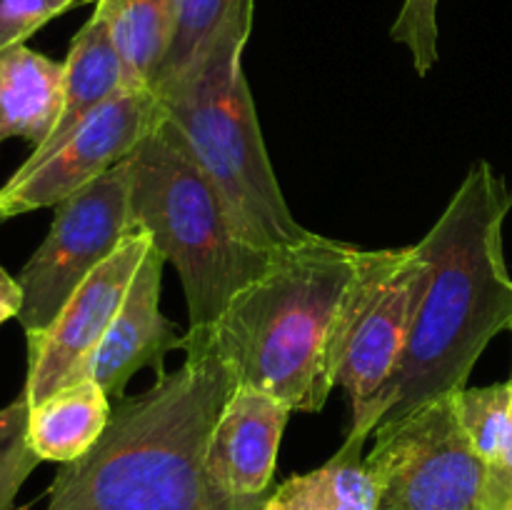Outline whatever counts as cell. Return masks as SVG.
<instances>
[{"label": "cell", "instance_id": "1", "mask_svg": "<svg viewBox=\"0 0 512 510\" xmlns=\"http://www.w3.org/2000/svg\"><path fill=\"white\" fill-rule=\"evenodd\" d=\"M183 365L113 403L98 443L63 463L45 510H263L225 495L208 443L238 380L210 328H188Z\"/></svg>", "mask_w": 512, "mask_h": 510}, {"label": "cell", "instance_id": "2", "mask_svg": "<svg viewBox=\"0 0 512 510\" xmlns=\"http://www.w3.org/2000/svg\"><path fill=\"white\" fill-rule=\"evenodd\" d=\"M510 210V185L488 160H478L420 240L430 273L398 370L370 410L378 428L468 388L490 340L512 330L503 243Z\"/></svg>", "mask_w": 512, "mask_h": 510}, {"label": "cell", "instance_id": "3", "mask_svg": "<svg viewBox=\"0 0 512 510\" xmlns=\"http://www.w3.org/2000/svg\"><path fill=\"white\" fill-rule=\"evenodd\" d=\"M360 250L313 233L280 248L268 270L230 300L210 335L238 385L263 390L295 413L325 408L335 388V335Z\"/></svg>", "mask_w": 512, "mask_h": 510}, {"label": "cell", "instance_id": "4", "mask_svg": "<svg viewBox=\"0 0 512 510\" xmlns=\"http://www.w3.org/2000/svg\"><path fill=\"white\" fill-rule=\"evenodd\" d=\"M253 15L255 0H240L198 55L153 93L163 118L178 128L205 173L228 195L250 235L280 250L308 240L313 230L300 225L285 203L243 73Z\"/></svg>", "mask_w": 512, "mask_h": 510}, {"label": "cell", "instance_id": "5", "mask_svg": "<svg viewBox=\"0 0 512 510\" xmlns=\"http://www.w3.org/2000/svg\"><path fill=\"white\" fill-rule=\"evenodd\" d=\"M130 215L173 263L190 328H210L230 300L268 270L278 250L250 235L238 210L163 118L130 153Z\"/></svg>", "mask_w": 512, "mask_h": 510}, {"label": "cell", "instance_id": "6", "mask_svg": "<svg viewBox=\"0 0 512 510\" xmlns=\"http://www.w3.org/2000/svg\"><path fill=\"white\" fill-rule=\"evenodd\" d=\"M430 260L423 245L360 250L335 335L333 378L353 403V420L370 410L398 370L423 298Z\"/></svg>", "mask_w": 512, "mask_h": 510}, {"label": "cell", "instance_id": "7", "mask_svg": "<svg viewBox=\"0 0 512 510\" xmlns=\"http://www.w3.org/2000/svg\"><path fill=\"white\" fill-rule=\"evenodd\" d=\"M373 440V510H485L488 463L460 425L455 393L380 425Z\"/></svg>", "mask_w": 512, "mask_h": 510}, {"label": "cell", "instance_id": "8", "mask_svg": "<svg viewBox=\"0 0 512 510\" xmlns=\"http://www.w3.org/2000/svg\"><path fill=\"white\" fill-rule=\"evenodd\" d=\"M130 155L115 168L55 205L48 235L18 275L23 308L18 323L25 340L50 328L70 295L110 258L133 228Z\"/></svg>", "mask_w": 512, "mask_h": 510}, {"label": "cell", "instance_id": "9", "mask_svg": "<svg viewBox=\"0 0 512 510\" xmlns=\"http://www.w3.org/2000/svg\"><path fill=\"white\" fill-rule=\"evenodd\" d=\"M160 120L153 88H128L83 120L35 165H20L0 188V223L55 208L128 158Z\"/></svg>", "mask_w": 512, "mask_h": 510}, {"label": "cell", "instance_id": "10", "mask_svg": "<svg viewBox=\"0 0 512 510\" xmlns=\"http://www.w3.org/2000/svg\"><path fill=\"white\" fill-rule=\"evenodd\" d=\"M153 245L138 223L105 263L80 283L45 333L28 338V375L23 395L38 405L55 390L88 378L90 360L113 325L133 275Z\"/></svg>", "mask_w": 512, "mask_h": 510}, {"label": "cell", "instance_id": "11", "mask_svg": "<svg viewBox=\"0 0 512 510\" xmlns=\"http://www.w3.org/2000/svg\"><path fill=\"white\" fill-rule=\"evenodd\" d=\"M295 410L250 385H235L208 443V473L230 498L263 505L273 483L280 440Z\"/></svg>", "mask_w": 512, "mask_h": 510}, {"label": "cell", "instance_id": "12", "mask_svg": "<svg viewBox=\"0 0 512 510\" xmlns=\"http://www.w3.org/2000/svg\"><path fill=\"white\" fill-rule=\"evenodd\" d=\"M163 265L165 258L150 245L113 325L90 360L88 378H93L110 400L123 398L125 385L138 370L150 368L158 378L165 375V355L185 348L188 330L170 323L160 310Z\"/></svg>", "mask_w": 512, "mask_h": 510}, {"label": "cell", "instance_id": "13", "mask_svg": "<svg viewBox=\"0 0 512 510\" xmlns=\"http://www.w3.org/2000/svg\"><path fill=\"white\" fill-rule=\"evenodd\" d=\"M128 88H138V85H133L123 60H120L118 48L110 38L108 20L98 8H93V15L73 35L68 58H65V103L58 125L50 138L23 160V168L35 165L45 155L53 153L88 115H93L95 110L103 108L108 100Z\"/></svg>", "mask_w": 512, "mask_h": 510}, {"label": "cell", "instance_id": "14", "mask_svg": "<svg viewBox=\"0 0 512 510\" xmlns=\"http://www.w3.org/2000/svg\"><path fill=\"white\" fill-rule=\"evenodd\" d=\"M65 103V60L28 45L0 53V143L20 138L40 148L58 125Z\"/></svg>", "mask_w": 512, "mask_h": 510}, {"label": "cell", "instance_id": "15", "mask_svg": "<svg viewBox=\"0 0 512 510\" xmlns=\"http://www.w3.org/2000/svg\"><path fill=\"white\" fill-rule=\"evenodd\" d=\"M373 420H353L333 458L310 473H295L263 500V510H373L375 488L365 465Z\"/></svg>", "mask_w": 512, "mask_h": 510}, {"label": "cell", "instance_id": "16", "mask_svg": "<svg viewBox=\"0 0 512 510\" xmlns=\"http://www.w3.org/2000/svg\"><path fill=\"white\" fill-rule=\"evenodd\" d=\"M110 415L113 403L93 378L65 385L38 405H30V448L40 460L73 463L98 443Z\"/></svg>", "mask_w": 512, "mask_h": 510}, {"label": "cell", "instance_id": "17", "mask_svg": "<svg viewBox=\"0 0 512 510\" xmlns=\"http://www.w3.org/2000/svg\"><path fill=\"white\" fill-rule=\"evenodd\" d=\"M108 20L110 38L130 80L153 88L173 45L180 0H93Z\"/></svg>", "mask_w": 512, "mask_h": 510}, {"label": "cell", "instance_id": "18", "mask_svg": "<svg viewBox=\"0 0 512 510\" xmlns=\"http://www.w3.org/2000/svg\"><path fill=\"white\" fill-rule=\"evenodd\" d=\"M458 418L473 448L485 463L498 458L510 425V383L463 388L455 393Z\"/></svg>", "mask_w": 512, "mask_h": 510}, {"label": "cell", "instance_id": "19", "mask_svg": "<svg viewBox=\"0 0 512 510\" xmlns=\"http://www.w3.org/2000/svg\"><path fill=\"white\" fill-rule=\"evenodd\" d=\"M30 403L23 393L0 408V510H20L18 493L40 458L28 440Z\"/></svg>", "mask_w": 512, "mask_h": 510}, {"label": "cell", "instance_id": "20", "mask_svg": "<svg viewBox=\"0 0 512 510\" xmlns=\"http://www.w3.org/2000/svg\"><path fill=\"white\" fill-rule=\"evenodd\" d=\"M238 3L240 0H180L178 28H175L173 45H170V53L165 58L163 68L158 70L153 88L163 83V80L178 75L198 55V50L208 43L210 35L218 30L225 15Z\"/></svg>", "mask_w": 512, "mask_h": 510}, {"label": "cell", "instance_id": "21", "mask_svg": "<svg viewBox=\"0 0 512 510\" xmlns=\"http://www.w3.org/2000/svg\"><path fill=\"white\" fill-rule=\"evenodd\" d=\"M438 5L440 0H403V8L390 28V38L405 45L413 55V68L418 75H428L440 58Z\"/></svg>", "mask_w": 512, "mask_h": 510}, {"label": "cell", "instance_id": "22", "mask_svg": "<svg viewBox=\"0 0 512 510\" xmlns=\"http://www.w3.org/2000/svg\"><path fill=\"white\" fill-rule=\"evenodd\" d=\"M75 3L80 0H0V53L25 45L30 35Z\"/></svg>", "mask_w": 512, "mask_h": 510}, {"label": "cell", "instance_id": "23", "mask_svg": "<svg viewBox=\"0 0 512 510\" xmlns=\"http://www.w3.org/2000/svg\"><path fill=\"white\" fill-rule=\"evenodd\" d=\"M510 425L498 458L488 465V490H485V510H508L512 500V370H510Z\"/></svg>", "mask_w": 512, "mask_h": 510}, {"label": "cell", "instance_id": "24", "mask_svg": "<svg viewBox=\"0 0 512 510\" xmlns=\"http://www.w3.org/2000/svg\"><path fill=\"white\" fill-rule=\"evenodd\" d=\"M20 308H23V288H20L18 278L0 268V325L10 318H18Z\"/></svg>", "mask_w": 512, "mask_h": 510}, {"label": "cell", "instance_id": "25", "mask_svg": "<svg viewBox=\"0 0 512 510\" xmlns=\"http://www.w3.org/2000/svg\"><path fill=\"white\" fill-rule=\"evenodd\" d=\"M508 510H512V500H510V503H508Z\"/></svg>", "mask_w": 512, "mask_h": 510}]
</instances>
